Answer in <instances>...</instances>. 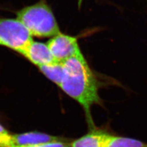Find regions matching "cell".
Returning a JSON list of instances; mask_svg holds the SVG:
<instances>
[{"instance_id":"cell-1","label":"cell","mask_w":147,"mask_h":147,"mask_svg":"<svg viewBox=\"0 0 147 147\" xmlns=\"http://www.w3.org/2000/svg\"><path fill=\"white\" fill-rule=\"evenodd\" d=\"M63 64L64 77L59 86L82 105L89 125L93 126L91 108L100 103L98 82L82 52Z\"/></svg>"},{"instance_id":"cell-2","label":"cell","mask_w":147,"mask_h":147,"mask_svg":"<svg viewBox=\"0 0 147 147\" xmlns=\"http://www.w3.org/2000/svg\"><path fill=\"white\" fill-rule=\"evenodd\" d=\"M17 19L29 31L32 36L52 38L61 33L51 7L45 0L27 6L17 12Z\"/></svg>"},{"instance_id":"cell-3","label":"cell","mask_w":147,"mask_h":147,"mask_svg":"<svg viewBox=\"0 0 147 147\" xmlns=\"http://www.w3.org/2000/svg\"><path fill=\"white\" fill-rule=\"evenodd\" d=\"M33 40L29 31L17 18L0 17V41L2 45L20 54Z\"/></svg>"},{"instance_id":"cell-4","label":"cell","mask_w":147,"mask_h":147,"mask_svg":"<svg viewBox=\"0 0 147 147\" xmlns=\"http://www.w3.org/2000/svg\"><path fill=\"white\" fill-rule=\"evenodd\" d=\"M47 44L55 60L59 63L81 53L77 39L61 33L51 38Z\"/></svg>"},{"instance_id":"cell-5","label":"cell","mask_w":147,"mask_h":147,"mask_svg":"<svg viewBox=\"0 0 147 147\" xmlns=\"http://www.w3.org/2000/svg\"><path fill=\"white\" fill-rule=\"evenodd\" d=\"M20 54L38 67L58 62L55 60L47 44L38 41H32Z\"/></svg>"},{"instance_id":"cell-6","label":"cell","mask_w":147,"mask_h":147,"mask_svg":"<svg viewBox=\"0 0 147 147\" xmlns=\"http://www.w3.org/2000/svg\"><path fill=\"white\" fill-rule=\"evenodd\" d=\"M66 140L61 137L53 136L39 132H29L12 135V142L14 147L34 145L49 143L52 142L64 141Z\"/></svg>"},{"instance_id":"cell-7","label":"cell","mask_w":147,"mask_h":147,"mask_svg":"<svg viewBox=\"0 0 147 147\" xmlns=\"http://www.w3.org/2000/svg\"><path fill=\"white\" fill-rule=\"evenodd\" d=\"M107 133L102 131H93L72 142V147H104V142Z\"/></svg>"},{"instance_id":"cell-8","label":"cell","mask_w":147,"mask_h":147,"mask_svg":"<svg viewBox=\"0 0 147 147\" xmlns=\"http://www.w3.org/2000/svg\"><path fill=\"white\" fill-rule=\"evenodd\" d=\"M104 147H147V143L131 138L107 134Z\"/></svg>"},{"instance_id":"cell-9","label":"cell","mask_w":147,"mask_h":147,"mask_svg":"<svg viewBox=\"0 0 147 147\" xmlns=\"http://www.w3.org/2000/svg\"><path fill=\"white\" fill-rule=\"evenodd\" d=\"M41 72L58 86L61 84L64 77L63 63L55 62L52 64L39 66Z\"/></svg>"},{"instance_id":"cell-10","label":"cell","mask_w":147,"mask_h":147,"mask_svg":"<svg viewBox=\"0 0 147 147\" xmlns=\"http://www.w3.org/2000/svg\"><path fill=\"white\" fill-rule=\"evenodd\" d=\"M0 147H14L12 142V135L8 132H0Z\"/></svg>"},{"instance_id":"cell-11","label":"cell","mask_w":147,"mask_h":147,"mask_svg":"<svg viewBox=\"0 0 147 147\" xmlns=\"http://www.w3.org/2000/svg\"><path fill=\"white\" fill-rule=\"evenodd\" d=\"M68 144L64 141H57L52 142L49 143L34 145H28V146H23L18 147H67Z\"/></svg>"},{"instance_id":"cell-12","label":"cell","mask_w":147,"mask_h":147,"mask_svg":"<svg viewBox=\"0 0 147 147\" xmlns=\"http://www.w3.org/2000/svg\"><path fill=\"white\" fill-rule=\"evenodd\" d=\"M0 132H4V133L8 132L7 131L6 129V128H4V127L1 124H0Z\"/></svg>"},{"instance_id":"cell-13","label":"cell","mask_w":147,"mask_h":147,"mask_svg":"<svg viewBox=\"0 0 147 147\" xmlns=\"http://www.w3.org/2000/svg\"><path fill=\"white\" fill-rule=\"evenodd\" d=\"M0 45H2V43H1V41H0Z\"/></svg>"},{"instance_id":"cell-14","label":"cell","mask_w":147,"mask_h":147,"mask_svg":"<svg viewBox=\"0 0 147 147\" xmlns=\"http://www.w3.org/2000/svg\"><path fill=\"white\" fill-rule=\"evenodd\" d=\"M71 147H72V146H71Z\"/></svg>"}]
</instances>
